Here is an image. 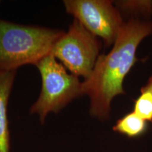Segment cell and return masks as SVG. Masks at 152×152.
<instances>
[{
	"mask_svg": "<svg viewBox=\"0 0 152 152\" xmlns=\"http://www.w3.org/2000/svg\"><path fill=\"white\" fill-rule=\"evenodd\" d=\"M151 34V20L130 18L125 21L111 50L99 56L91 75L82 83L83 94L90 98L91 116L109 118L112 101L125 94L123 82L137 61L139 45Z\"/></svg>",
	"mask_w": 152,
	"mask_h": 152,
	"instance_id": "cell-1",
	"label": "cell"
},
{
	"mask_svg": "<svg viewBox=\"0 0 152 152\" xmlns=\"http://www.w3.org/2000/svg\"><path fill=\"white\" fill-rule=\"evenodd\" d=\"M64 30L14 23L0 18V73L36 65L49 54Z\"/></svg>",
	"mask_w": 152,
	"mask_h": 152,
	"instance_id": "cell-2",
	"label": "cell"
},
{
	"mask_svg": "<svg viewBox=\"0 0 152 152\" xmlns=\"http://www.w3.org/2000/svg\"><path fill=\"white\" fill-rule=\"evenodd\" d=\"M40 73L42 89L39 97L30 109L43 123L49 113H58L75 99L83 95L79 77L68 73L52 54L35 65Z\"/></svg>",
	"mask_w": 152,
	"mask_h": 152,
	"instance_id": "cell-3",
	"label": "cell"
},
{
	"mask_svg": "<svg viewBox=\"0 0 152 152\" xmlns=\"http://www.w3.org/2000/svg\"><path fill=\"white\" fill-rule=\"evenodd\" d=\"M101 46L98 37L73 19L68 31L64 32L55 42L50 54L70 73L86 80L100 55Z\"/></svg>",
	"mask_w": 152,
	"mask_h": 152,
	"instance_id": "cell-4",
	"label": "cell"
},
{
	"mask_svg": "<svg viewBox=\"0 0 152 152\" xmlns=\"http://www.w3.org/2000/svg\"><path fill=\"white\" fill-rule=\"evenodd\" d=\"M66 12L73 16L106 47L115 43L124 24L122 15L109 0H64Z\"/></svg>",
	"mask_w": 152,
	"mask_h": 152,
	"instance_id": "cell-5",
	"label": "cell"
},
{
	"mask_svg": "<svg viewBox=\"0 0 152 152\" xmlns=\"http://www.w3.org/2000/svg\"><path fill=\"white\" fill-rule=\"evenodd\" d=\"M16 75V71L0 73V152L10 149L7 108Z\"/></svg>",
	"mask_w": 152,
	"mask_h": 152,
	"instance_id": "cell-6",
	"label": "cell"
},
{
	"mask_svg": "<svg viewBox=\"0 0 152 152\" xmlns=\"http://www.w3.org/2000/svg\"><path fill=\"white\" fill-rule=\"evenodd\" d=\"M148 123L134 113H127L118 119L113 127L114 132H118L130 138L138 137L146 132Z\"/></svg>",
	"mask_w": 152,
	"mask_h": 152,
	"instance_id": "cell-7",
	"label": "cell"
},
{
	"mask_svg": "<svg viewBox=\"0 0 152 152\" xmlns=\"http://www.w3.org/2000/svg\"><path fill=\"white\" fill-rule=\"evenodd\" d=\"M113 3L121 15L130 16V18H149L152 16L151 0H119Z\"/></svg>",
	"mask_w": 152,
	"mask_h": 152,
	"instance_id": "cell-8",
	"label": "cell"
},
{
	"mask_svg": "<svg viewBox=\"0 0 152 152\" xmlns=\"http://www.w3.org/2000/svg\"><path fill=\"white\" fill-rule=\"evenodd\" d=\"M133 111L152 124V75L140 89V94L134 100Z\"/></svg>",
	"mask_w": 152,
	"mask_h": 152,
	"instance_id": "cell-9",
	"label": "cell"
}]
</instances>
